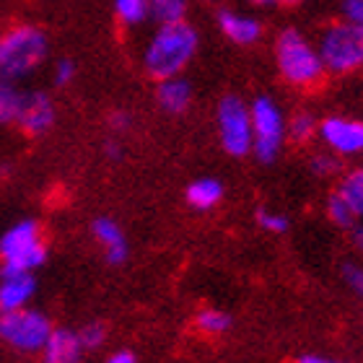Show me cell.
I'll return each instance as SVG.
<instances>
[{"mask_svg": "<svg viewBox=\"0 0 363 363\" xmlns=\"http://www.w3.org/2000/svg\"><path fill=\"white\" fill-rule=\"evenodd\" d=\"M197 37L195 26H189L187 21H174V23H161L156 34L151 37L148 47L143 55V68L153 81H167V78H177L184 73L192 57L197 55Z\"/></svg>", "mask_w": 363, "mask_h": 363, "instance_id": "1", "label": "cell"}, {"mask_svg": "<svg viewBox=\"0 0 363 363\" xmlns=\"http://www.w3.org/2000/svg\"><path fill=\"white\" fill-rule=\"evenodd\" d=\"M275 65L280 78L294 89H317L327 78L317 45L298 29L280 31L275 42Z\"/></svg>", "mask_w": 363, "mask_h": 363, "instance_id": "2", "label": "cell"}, {"mask_svg": "<svg viewBox=\"0 0 363 363\" xmlns=\"http://www.w3.org/2000/svg\"><path fill=\"white\" fill-rule=\"evenodd\" d=\"M47 34L37 26H13L0 34V78L16 81L47 57Z\"/></svg>", "mask_w": 363, "mask_h": 363, "instance_id": "3", "label": "cell"}, {"mask_svg": "<svg viewBox=\"0 0 363 363\" xmlns=\"http://www.w3.org/2000/svg\"><path fill=\"white\" fill-rule=\"evenodd\" d=\"M325 70L333 76H348L363 68V26L348 21L330 23L317 42Z\"/></svg>", "mask_w": 363, "mask_h": 363, "instance_id": "4", "label": "cell"}, {"mask_svg": "<svg viewBox=\"0 0 363 363\" xmlns=\"http://www.w3.org/2000/svg\"><path fill=\"white\" fill-rule=\"evenodd\" d=\"M0 257L3 267L0 275H18L34 272L47 259V247L42 242L37 220H21L0 236Z\"/></svg>", "mask_w": 363, "mask_h": 363, "instance_id": "5", "label": "cell"}, {"mask_svg": "<svg viewBox=\"0 0 363 363\" xmlns=\"http://www.w3.org/2000/svg\"><path fill=\"white\" fill-rule=\"evenodd\" d=\"M252 153L262 164H272L286 145V114L272 96H257L250 104Z\"/></svg>", "mask_w": 363, "mask_h": 363, "instance_id": "6", "label": "cell"}, {"mask_svg": "<svg viewBox=\"0 0 363 363\" xmlns=\"http://www.w3.org/2000/svg\"><path fill=\"white\" fill-rule=\"evenodd\" d=\"M216 122H218V138L220 148L234 156V159H244L252 153V117H250V104L244 99L228 94L218 101L216 109Z\"/></svg>", "mask_w": 363, "mask_h": 363, "instance_id": "7", "label": "cell"}, {"mask_svg": "<svg viewBox=\"0 0 363 363\" xmlns=\"http://www.w3.org/2000/svg\"><path fill=\"white\" fill-rule=\"evenodd\" d=\"M52 335V322L37 309L0 311V340L11 342L16 350L37 353Z\"/></svg>", "mask_w": 363, "mask_h": 363, "instance_id": "8", "label": "cell"}, {"mask_svg": "<svg viewBox=\"0 0 363 363\" xmlns=\"http://www.w3.org/2000/svg\"><path fill=\"white\" fill-rule=\"evenodd\" d=\"M317 140L325 151L335 153L337 159H356L363 156V120L330 114L317 125Z\"/></svg>", "mask_w": 363, "mask_h": 363, "instance_id": "9", "label": "cell"}, {"mask_svg": "<svg viewBox=\"0 0 363 363\" xmlns=\"http://www.w3.org/2000/svg\"><path fill=\"white\" fill-rule=\"evenodd\" d=\"M55 122V106L52 101L47 99V94H23L21 109H18V117H16V125L21 128V133L26 135H45L47 130L52 128Z\"/></svg>", "mask_w": 363, "mask_h": 363, "instance_id": "10", "label": "cell"}, {"mask_svg": "<svg viewBox=\"0 0 363 363\" xmlns=\"http://www.w3.org/2000/svg\"><path fill=\"white\" fill-rule=\"evenodd\" d=\"M218 29L223 31V37L228 42H234L239 47H250L257 45L262 39V21L255 18L250 13H239V11H231V8H220L218 11Z\"/></svg>", "mask_w": 363, "mask_h": 363, "instance_id": "11", "label": "cell"}, {"mask_svg": "<svg viewBox=\"0 0 363 363\" xmlns=\"http://www.w3.org/2000/svg\"><path fill=\"white\" fill-rule=\"evenodd\" d=\"M34 291H37V283H34L31 272L0 275V311L23 309L31 301Z\"/></svg>", "mask_w": 363, "mask_h": 363, "instance_id": "12", "label": "cell"}, {"mask_svg": "<svg viewBox=\"0 0 363 363\" xmlns=\"http://www.w3.org/2000/svg\"><path fill=\"white\" fill-rule=\"evenodd\" d=\"M91 231H94V239L104 247V259L109 265H122L128 259L130 250L128 242H125V234L112 218H96Z\"/></svg>", "mask_w": 363, "mask_h": 363, "instance_id": "13", "label": "cell"}, {"mask_svg": "<svg viewBox=\"0 0 363 363\" xmlns=\"http://www.w3.org/2000/svg\"><path fill=\"white\" fill-rule=\"evenodd\" d=\"M84 345L70 330H52L42 348V363H81Z\"/></svg>", "mask_w": 363, "mask_h": 363, "instance_id": "14", "label": "cell"}, {"mask_svg": "<svg viewBox=\"0 0 363 363\" xmlns=\"http://www.w3.org/2000/svg\"><path fill=\"white\" fill-rule=\"evenodd\" d=\"M156 104H159L167 114L187 112L189 104H192V84L182 76L159 81V89H156Z\"/></svg>", "mask_w": 363, "mask_h": 363, "instance_id": "15", "label": "cell"}, {"mask_svg": "<svg viewBox=\"0 0 363 363\" xmlns=\"http://www.w3.org/2000/svg\"><path fill=\"white\" fill-rule=\"evenodd\" d=\"M184 197L195 211H211L223 200V184L213 177H203V179H195L189 184Z\"/></svg>", "mask_w": 363, "mask_h": 363, "instance_id": "16", "label": "cell"}, {"mask_svg": "<svg viewBox=\"0 0 363 363\" xmlns=\"http://www.w3.org/2000/svg\"><path fill=\"white\" fill-rule=\"evenodd\" d=\"M335 195L340 197L342 203L353 211V216L361 220L363 218V169H350V172L340 174Z\"/></svg>", "mask_w": 363, "mask_h": 363, "instance_id": "17", "label": "cell"}, {"mask_svg": "<svg viewBox=\"0 0 363 363\" xmlns=\"http://www.w3.org/2000/svg\"><path fill=\"white\" fill-rule=\"evenodd\" d=\"M317 125L319 120L311 112H306V109L294 112L286 120V138L296 145L311 143V140H317Z\"/></svg>", "mask_w": 363, "mask_h": 363, "instance_id": "18", "label": "cell"}, {"mask_svg": "<svg viewBox=\"0 0 363 363\" xmlns=\"http://www.w3.org/2000/svg\"><path fill=\"white\" fill-rule=\"evenodd\" d=\"M114 13L125 26H138L151 16L148 0H114Z\"/></svg>", "mask_w": 363, "mask_h": 363, "instance_id": "19", "label": "cell"}, {"mask_svg": "<svg viewBox=\"0 0 363 363\" xmlns=\"http://www.w3.org/2000/svg\"><path fill=\"white\" fill-rule=\"evenodd\" d=\"M195 327L200 330L203 335H223L231 327V317H228L223 309H200L195 317Z\"/></svg>", "mask_w": 363, "mask_h": 363, "instance_id": "20", "label": "cell"}, {"mask_svg": "<svg viewBox=\"0 0 363 363\" xmlns=\"http://www.w3.org/2000/svg\"><path fill=\"white\" fill-rule=\"evenodd\" d=\"M151 3V16L159 23L184 21L187 16V0H148Z\"/></svg>", "mask_w": 363, "mask_h": 363, "instance_id": "21", "label": "cell"}, {"mask_svg": "<svg viewBox=\"0 0 363 363\" xmlns=\"http://www.w3.org/2000/svg\"><path fill=\"white\" fill-rule=\"evenodd\" d=\"M325 213H327V218H330V223H333V226H337V228H342V231H350V228L358 223V218L353 216V211H350L348 205L342 203V200L335 195V192L327 197Z\"/></svg>", "mask_w": 363, "mask_h": 363, "instance_id": "22", "label": "cell"}, {"mask_svg": "<svg viewBox=\"0 0 363 363\" xmlns=\"http://www.w3.org/2000/svg\"><path fill=\"white\" fill-rule=\"evenodd\" d=\"M23 94L13 89L11 81H0V122H16L21 109Z\"/></svg>", "mask_w": 363, "mask_h": 363, "instance_id": "23", "label": "cell"}, {"mask_svg": "<svg viewBox=\"0 0 363 363\" xmlns=\"http://www.w3.org/2000/svg\"><path fill=\"white\" fill-rule=\"evenodd\" d=\"M311 172L319 177V179H333V177H340L342 172V159H337L335 153L330 151H319L311 156L309 161Z\"/></svg>", "mask_w": 363, "mask_h": 363, "instance_id": "24", "label": "cell"}, {"mask_svg": "<svg viewBox=\"0 0 363 363\" xmlns=\"http://www.w3.org/2000/svg\"><path fill=\"white\" fill-rule=\"evenodd\" d=\"M257 226L265 228V231H270V234H286L288 228H291V220H288V216H283V213L259 208L257 211Z\"/></svg>", "mask_w": 363, "mask_h": 363, "instance_id": "25", "label": "cell"}, {"mask_svg": "<svg viewBox=\"0 0 363 363\" xmlns=\"http://www.w3.org/2000/svg\"><path fill=\"white\" fill-rule=\"evenodd\" d=\"M78 335V340H81V345H84V350H96L104 345L106 340V327L101 325V322H89V325L81 327V333Z\"/></svg>", "mask_w": 363, "mask_h": 363, "instance_id": "26", "label": "cell"}, {"mask_svg": "<svg viewBox=\"0 0 363 363\" xmlns=\"http://www.w3.org/2000/svg\"><path fill=\"white\" fill-rule=\"evenodd\" d=\"M342 278L356 294L363 296V265L358 262H342Z\"/></svg>", "mask_w": 363, "mask_h": 363, "instance_id": "27", "label": "cell"}, {"mask_svg": "<svg viewBox=\"0 0 363 363\" xmlns=\"http://www.w3.org/2000/svg\"><path fill=\"white\" fill-rule=\"evenodd\" d=\"M340 16H342V21L363 26V0H342Z\"/></svg>", "mask_w": 363, "mask_h": 363, "instance_id": "28", "label": "cell"}, {"mask_svg": "<svg viewBox=\"0 0 363 363\" xmlns=\"http://www.w3.org/2000/svg\"><path fill=\"white\" fill-rule=\"evenodd\" d=\"M76 78V62L73 60H60L55 65V86H68Z\"/></svg>", "mask_w": 363, "mask_h": 363, "instance_id": "29", "label": "cell"}, {"mask_svg": "<svg viewBox=\"0 0 363 363\" xmlns=\"http://www.w3.org/2000/svg\"><path fill=\"white\" fill-rule=\"evenodd\" d=\"M130 125H133V117H130L128 112H112L109 114V128H112L114 133H125Z\"/></svg>", "mask_w": 363, "mask_h": 363, "instance_id": "30", "label": "cell"}, {"mask_svg": "<svg viewBox=\"0 0 363 363\" xmlns=\"http://www.w3.org/2000/svg\"><path fill=\"white\" fill-rule=\"evenodd\" d=\"M106 363H138V358L130 350H117V353H112V356L106 358Z\"/></svg>", "mask_w": 363, "mask_h": 363, "instance_id": "31", "label": "cell"}, {"mask_svg": "<svg viewBox=\"0 0 363 363\" xmlns=\"http://www.w3.org/2000/svg\"><path fill=\"white\" fill-rule=\"evenodd\" d=\"M350 242L363 255V223H356V226L350 228Z\"/></svg>", "mask_w": 363, "mask_h": 363, "instance_id": "32", "label": "cell"}, {"mask_svg": "<svg viewBox=\"0 0 363 363\" xmlns=\"http://www.w3.org/2000/svg\"><path fill=\"white\" fill-rule=\"evenodd\" d=\"M298 363H345V361H335V358H325V356H314V353H309V356L298 358Z\"/></svg>", "mask_w": 363, "mask_h": 363, "instance_id": "33", "label": "cell"}, {"mask_svg": "<svg viewBox=\"0 0 363 363\" xmlns=\"http://www.w3.org/2000/svg\"><path fill=\"white\" fill-rule=\"evenodd\" d=\"M106 153H109L112 159H120V156H122L120 145H117V143H106Z\"/></svg>", "mask_w": 363, "mask_h": 363, "instance_id": "34", "label": "cell"}, {"mask_svg": "<svg viewBox=\"0 0 363 363\" xmlns=\"http://www.w3.org/2000/svg\"><path fill=\"white\" fill-rule=\"evenodd\" d=\"M255 6H272V3H278V0H252Z\"/></svg>", "mask_w": 363, "mask_h": 363, "instance_id": "35", "label": "cell"}, {"mask_svg": "<svg viewBox=\"0 0 363 363\" xmlns=\"http://www.w3.org/2000/svg\"><path fill=\"white\" fill-rule=\"evenodd\" d=\"M278 3H286V6H296V3H303V0H278Z\"/></svg>", "mask_w": 363, "mask_h": 363, "instance_id": "36", "label": "cell"}]
</instances>
